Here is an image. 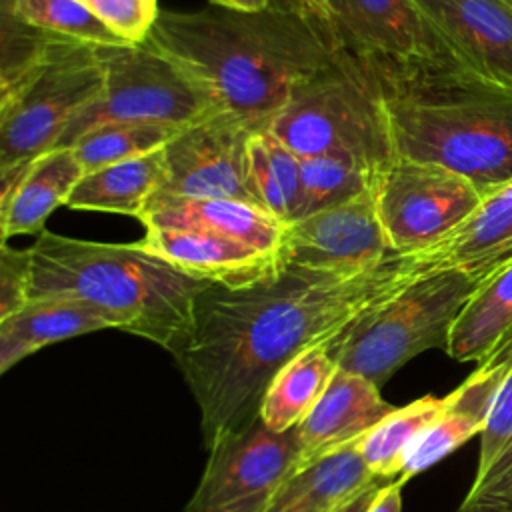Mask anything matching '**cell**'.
Masks as SVG:
<instances>
[{
	"mask_svg": "<svg viewBox=\"0 0 512 512\" xmlns=\"http://www.w3.org/2000/svg\"><path fill=\"white\" fill-rule=\"evenodd\" d=\"M424 270L414 254H392L352 274L284 264L250 286L208 284L172 350L200 408L204 444L254 420L268 384L294 356L334 340Z\"/></svg>",
	"mask_w": 512,
	"mask_h": 512,
	"instance_id": "6da1fadb",
	"label": "cell"
},
{
	"mask_svg": "<svg viewBox=\"0 0 512 512\" xmlns=\"http://www.w3.org/2000/svg\"><path fill=\"white\" fill-rule=\"evenodd\" d=\"M148 42L222 110L260 126H268L292 92L338 52L330 32L300 0H274L260 12L160 10Z\"/></svg>",
	"mask_w": 512,
	"mask_h": 512,
	"instance_id": "7a4b0ae2",
	"label": "cell"
},
{
	"mask_svg": "<svg viewBox=\"0 0 512 512\" xmlns=\"http://www.w3.org/2000/svg\"><path fill=\"white\" fill-rule=\"evenodd\" d=\"M378 80L396 156L466 176L482 194L512 180V90L432 58L364 56Z\"/></svg>",
	"mask_w": 512,
	"mask_h": 512,
	"instance_id": "3957f363",
	"label": "cell"
},
{
	"mask_svg": "<svg viewBox=\"0 0 512 512\" xmlns=\"http://www.w3.org/2000/svg\"><path fill=\"white\" fill-rule=\"evenodd\" d=\"M30 250L28 300L72 298L100 308L114 328L172 352L210 284L182 274L138 242L110 244L42 230Z\"/></svg>",
	"mask_w": 512,
	"mask_h": 512,
	"instance_id": "277c9868",
	"label": "cell"
},
{
	"mask_svg": "<svg viewBox=\"0 0 512 512\" xmlns=\"http://www.w3.org/2000/svg\"><path fill=\"white\" fill-rule=\"evenodd\" d=\"M104 88L96 46L36 30L2 14L0 170L54 148Z\"/></svg>",
	"mask_w": 512,
	"mask_h": 512,
	"instance_id": "5b68a950",
	"label": "cell"
},
{
	"mask_svg": "<svg viewBox=\"0 0 512 512\" xmlns=\"http://www.w3.org/2000/svg\"><path fill=\"white\" fill-rule=\"evenodd\" d=\"M300 158L342 154L382 170L396 158L380 86L364 56L338 48L266 126Z\"/></svg>",
	"mask_w": 512,
	"mask_h": 512,
	"instance_id": "8992f818",
	"label": "cell"
},
{
	"mask_svg": "<svg viewBox=\"0 0 512 512\" xmlns=\"http://www.w3.org/2000/svg\"><path fill=\"white\" fill-rule=\"evenodd\" d=\"M478 284L458 268L416 274L328 342L338 368L380 388L414 356L430 348L446 352L452 328Z\"/></svg>",
	"mask_w": 512,
	"mask_h": 512,
	"instance_id": "52a82bcc",
	"label": "cell"
},
{
	"mask_svg": "<svg viewBox=\"0 0 512 512\" xmlns=\"http://www.w3.org/2000/svg\"><path fill=\"white\" fill-rule=\"evenodd\" d=\"M96 54L104 66V88L70 122L56 146H72L84 132L106 122L184 128L222 110L192 76L150 42L96 46Z\"/></svg>",
	"mask_w": 512,
	"mask_h": 512,
	"instance_id": "ba28073f",
	"label": "cell"
},
{
	"mask_svg": "<svg viewBox=\"0 0 512 512\" xmlns=\"http://www.w3.org/2000/svg\"><path fill=\"white\" fill-rule=\"evenodd\" d=\"M378 216L394 254H418L456 230L482 192L462 174L396 156L374 182Z\"/></svg>",
	"mask_w": 512,
	"mask_h": 512,
	"instance_id": "9c48e42d",
	"label": "cell"
},
{
	"mask_svg": "<svg viewBox=\"0 0 512 512\" xmlns=\"http://www.w3.org/2000/svg\"><path fill=\"white\" fill-rule=\"evenodd\" d=\"M206 448L204 472L184 512H262L300 466L296 428L272 432L260 416Z\"/></svg>",
	"mask_w": 512,
	"mask_h": 512,
	"instance_id": "30bf717a",
	"label": "cell"
},
{
	"mask_svg": "<svg viewBox=\"0 0 512 512\" xmlns=\"http://www.w3.org/2000/svg\"><path fill=\"white\" fill-rule=\"evenodd\" d=\"M260 124L220 110L184 126L164 146L160 194L240 200L262 208L250 176L248 144ZM264 210V208H262Z\"/></svg>",
	"mask_w": 512,
	"mask_h": 512,
	"instance_id": "8fae6325",
	"label": "cell"
},
{
	"mask_svg": "<svg viewBox=\"0 0 512 512\" xmlns=\"http://www.w3.org/2000/svg\"><path fill=\"white\" fill-rule=\"evenodd\" d=\"M392 254L374 186L286 224L278 252L282 264L346 274L376 268Z\"/></svg>",
	"mask_w": 512,
	"mask_h": 512,
	"instance_id": "7c38bea8",
	"label": "cell"
},
{
	"mask_svg": "<svg viewBox=\"0 0 512 512\" xmlns=\"http://www.w3.org/2000/svg\"><path fill=\"white\" fill-rule=\"evenodd\" d=\"M330 32L338 48L392 60L446 52L412 0H300Z\"/></svg>",
	"mask_w": 512,
	"mask_h": 512,
	"instance_id": "4fadbf2b",
	"label": "cell"
},
{
	"mask_svg": "<svg viewBox=\"0 0 512 512\" xmlns=\"http://www.w3.org/2000/svg\"><path fill=\"white\" fill-rule=\"evenodd\" d=\"M412 2L464 68L512 90V4L506 0Z\"/></svg>",
	"mask_w": 512,
	"mask_h": 512,
	"instance_id": "5bb4252c",
	"label": "cell"
},
{
	"mask_svg": "<svg viewBox=\"0 0 512 512\" xmlns=\"http://www.w3.org/2000/svg\"><path fill=\"white\" fill-rule=\"evenodd\" d=\"M512 368V324L502 332L492 350L480 360V366L454 392L448 394L442 414L420 434L408 450L400 480L420 474L434 466L474 434H480L488 422L496 394Z\"/></svg>",
	"mask_w": 512,
	"mask_h": 512,
	"instance_id": "9a60e30c",
	"label": "cell"
},
{
	"mask_svg": "<svg viewBox=\"0 0 512 512\" xmlns=\"http://www.w3.org/2000/svg\"><path fill=\"white\" fill-rule=\"evenodd\" d=\"M138 244L182 274L226 288L250 286L284 266L276 252L200 230L146 228Z\"/></svg>",
	"mask_w": 512,
	"mask_h": 512,
	"instance_id": "2e32d148",
	"label": "cell"
},
{
	"mask_svg": "<svg viewBox=\"0 0 512 512\" xmlns=\"http://www.w3.org/2000/svg\"><path fill=\"white\" fill-rule=\"evenodd\" d=\"M394 408L372 380L338 368L320 400L296 426L300 466L358 444Z\"/></svg>",
	"mask_w": 512,
	"mask_h": 512,
	"instance_id": "e0dca14e",
	"label": "cell"
},
{
	"mask_svg": "<svg viewBox=\"0 0 512 512\" xmlns=\"http://www.w3.org/2000/svg\"><path fill=\"white\" fill-rule=\"evenodd\" d=\"M84 168L70 146H56L32 162L0 170L2 242L14 236L40 234L48 216L68 198Z\"/></svg>",
	"mask_w": 512,
	"mask_h": 512,
	"instance_id": "ac0fdd59",
	"label": "cell"
},
{
	"mask_svg": "<svg viewBox=\"0 0 512 512\" xmlns=\"http://www.w3.org/2000/svg\"><path fill=\"white\" fill-rule=\"evenodd\" d=\"M426 268H458L482 282L512 260V180L482 194L476 210L444 240L414 254Z\"/></svg>",
	"mask_w": 512,
	"mask_h": 512,
	"instance_id": "d6986e66",
	"label": "cell"
},
{
	"mask_svg": "<svg viewBox=\"0 0 512 512\" xmlns=\"http://www.w3.org/2000/svg\"><path fill=\"white\" fill-rule=\"evenodd\" d=\"M144 228H184L232 238L266 252H280L284 224L266 210L218 198H176L156 192L140 216Z\"/></svg>",
	"mask_w": 512,
	"mask_h": 512,
	"instance_id": "ffe728a7",
	"label": "cell"
},
{
	"mask_svg": "<svg viewBox=\"0 0 512 512\" xmlns=\"http://www.w3.org/2000/svg\"><path fill=\"white\" fill-rule=\"evenodd\" d=\"M106 328H114L110 316L84 300H28L18 312L0 320V372H8L48 344Z\"/></svg>",
	"mask_w": 512,
	"mask_h": 512,
	"instance_id": "44dd1931",
	"label": "cell"
},
{
	"mask_svg": "<svg viewBox=\"0 0 512 512\" xmlns=\"http://www.w3.org/2000/svg\"><path fill=\"white\" fill-rule=\"evenodd\" d=\"M380 480L352 444L294 470L262 512H336Z\"/></svg>",
	"mask_w": 512,
	"mask_h": 512,
	"instance_id": "7402d4cb",
	"label": "cell"
},
{
	"mask_svg": "<svg viewBox=\"0 0 512 512\" xmlns=\"http://www.w3.org/2000/svg\"><path fill=\"white\" fill-rule=\"evenodd\" d=\"M164 148L84 172L68 198V208L134 216L140 220L164 182Z\"/></svg>",
	"mask_w": 512,
	"mask_h": 512,
	"instance_id": "603a6c76",
	"label": "cell"
},
{
	"mask_svg": "<svg viewBox=\"0 0 512 512\" xmlns=\"http://www.w3.org/2000/svg\"><path fill=\"white\" fill-rule=\"evenodd\" d=\"M336 370L328 342L306 348L272 378L258 416L272 432L294 430L320 400Z\"/></svg>",
	"mask_w": 512,
	"mask_h": 512,
	"instance_id": "cb8c5ba5",
	"label": "cell"
},
{
	"mask_svg": "<svg viewBox=\"0 0 512 512\" xmlns=\"http://www.w3.org/2000/svg\"><path fill=\"white\" fill-rule=\"evenodd\" d=\"M510 324L512 260L478 284L452 328L446 352L458 362H480Z\"/></svg>",
	"mask_w": 512,
	"mask_h": 512,
	"instance_id": "d4e9b609",
	"label": "cell"
},
{
	"mask_svg": "<svg viewBox=\"0 0 512 512\" xmlns=\"http://www.w3.org/2000/svg\"><path fill=\"white\" fill-rule=\"evenodd\" d=\"M248 158L262 208L284 226L298 220L302 214L300 156L264 126L252 134Z\"/></svg>",
	"mask_w": 512,
	"mask_h": 512,
	"instance_id": "484cf974",
	"label": "cell"
},
{
	"mask_svg": "<svg viewBox=\"0 0 512 512\" xmlns=\"http://www.w3.org/2000/svg\"><path fill=\"white\" fill-rule=\"evenodd\" d=\"M448 396H422L402 408H394L360 442L358 452L368 470L384 480L400 476L408 450L420 434L442 414Z\"/></svg>",
	"mask_w": 512,
	"mask_h": 512,
	"instance_id": "4316f807",
	"label": "cell"
},
{
	"mask_svg": "<svg viewBox=\"0 0 512 512\" xmlns=\"http://www.w3.org/2000/svg\"><path fill=\"white\" fill-rule=\"evenodd\" d=\"M182 128L156 122H106L84 132L70 148L84 172L164 148Z\"/></svg>",
	"mask_w": 512,
	"mask_h": 512,
	"instance_id": "83f0119b",
	"label": "cell"
},
{
	"mask_svg": "<svg viewBox=\"0 0 512 512\" xmlns=\"http://www.w3.org/2000/svg\"><path fill=\"white\" fill-rule=\"evenodd\" d=\"M380 170L370 164L342 156L320 154L300 158L302 216L346 202L372 188Z\"/></svg>",
	"mask_w": 512,
	"mask_h": 512,
	"instance_id": "f1b7e54d",
	"label": "cell"
},
{
	"mask_svg": "<svg viewBox=\"0 0 512 512\" xmlns=\"http://www.w3.org/2000/svg\"><path fill=\"white\" fill-rule=\"evenodd\" d=\"M2 14H10L46 34L90 46L126 44L80 0H10Z\"/></svg>",
	"mask_w": 512,
	"mask_h": 512,
	"instance_id": "f546056e",
	"label": "cell"
},
{
	"mask_svg": "<svg viewBox=\"0 0 512 512\" xmlns=\"http://www.w3.org/2000/svg\"><path fill=\"white\" fill-rule=\"evenodd\" d=\"M126 44H144L160 14L158 0H80Z\"/></svg>",
	"mask_w": 512,
	"mask_h": 512,
	"instance_id": "4dcf8cb0",
	"label": "cell"
},
{
	"mask_svg": "<svg viewBox=\"0 0 512 512\" xmlns=\"http://www.w3.org/2000/svg\"><path fill=\"white\" fill-rule=\"evenodd\" d=\"M494 466L512 474V368L502 382L488 422L480 432L478 468Z\"/></svg>",
	"mask_w": 512,
	"mask_h": 512,
	"instance_id": "1f68e13d",
	"label": "cell"
},
{
	"mask_svg": "<svg viewBox=\"0 0 512 512\" xmlns=\"http://www.w3.org/2000/svg\"><path fill=\"white\" fill-rule=\"evenodd\" d=\"M30 250L0 246V320L28 304Z\"/></svg>",
	"mask_w": 512,
	"mask_h": 512,
	"instance_id": "d6a6232c",
	"label": "cell"
},
{
	"mask_svg": "<svg viewBox=\"0 0 512 512\" xmlns=\"http://www.w3.org/2000/svg\"><path fill=\"white\" fill-rule=\"evenodd\" d=\"M402 486L400 478L386 482L370 504L368 512H402Z\"/></svg>",
	"mask_w": 512,
	"mask_h": 512,
	"instance_id": "836d02e7",
	"label": "cell"
},
{
	"mask_svg": "<svg viewBox=\"0 0 512 512\" xmlns=\"http://www.w3.org/2000/svg\"><path fill=\"white\" fill-rule=\"evenodd\" d=\"M386 482H390V480H380V482L368 486L366 490H362L360 494H356L352 500H348V502H346L342 508H338L336 512H368L370 504L374 502L376 494L380 492V488H382Z\"/></svg>",
	"mask_w": 512,
	"mask_h": 512,
	"instance_id": "e575fe53",
	"label": "cell"
},
{
	"mask_svg": "<svg viewBox=\"0 0 512 512\" xmlns=\"http://www.w3.org/2000/svg\"><path fill=\"white\" fill-rule=\"evenodd\" d=\"M218 8L236 10V12H260L268 8L274 0H210Z\"/></svg>",
	"mask_w": 512,
	"mask_h": 512,
	"instance_id": "d590c367",
	"label": "cell"
},
{
	"mask_svg": "<svg viewBox=\"0 0 512 512\" xmlns=\"http://www.w3.org/2000/svg\"><path fill=\"white\" fill-rule=\"evenodd\" d=\"M8 2H10V0H2V2H0V8H2V10H4V8H6V6H8Z\"/></svg>",
	"mask_w": 512,
	"mask_h": 512,
	"instance_id": "8d00e7d4",
	"label": "cell"
},
{
	"mask_svg": "<svg viewBox=\"0 0 512 512\" xmlns=\"http://www.w3.org/2000/svg\"><path fill=\"white\" fill-rule=\"evenodd\" d=\"M506 2H508V4H512V0H506Z\"/></svg>",
	"mask_w": 512,
	"mask_h": 512,
	"instance_id": "74e56055",
	"label": "cell"
}]
</instances>
